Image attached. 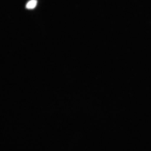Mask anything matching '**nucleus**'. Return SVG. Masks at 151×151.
I'll list each match as a JSON object with an SVG mask.
<instances>
[{"label": "nucleus", "instance_id": "obj_1", "mask_svg": "<svg viewBox=\"0 0 151 151\" xmlns=\"http://www.w3.org/2000/svg\"><path fill=\"white\" fill-rule=\"evenodd\" d=\"M37 4V0H31L28 2L26 5V8L28 9H32L36 6Z\"/></svg>", "mask_w": 151, "mask_h": 151}]
</instances>
